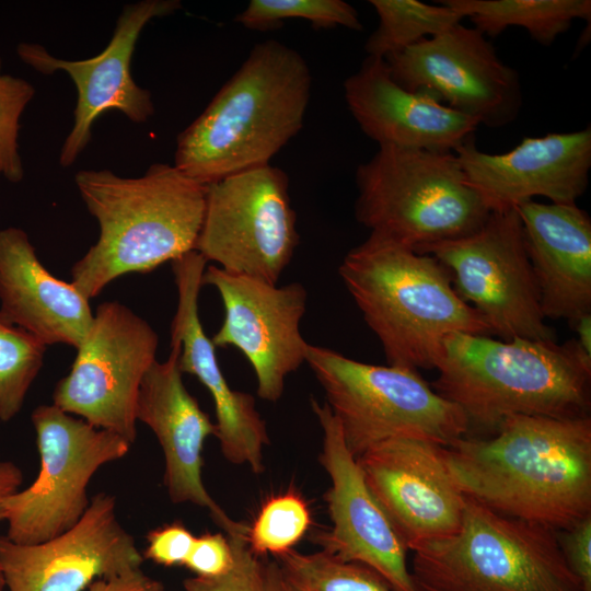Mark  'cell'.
Wrapping results in <instances>:
<instances>
[{"label": "cell", "mask_w": 591, "mask_h": 591, "mask_svg": "<svg viewBox=\"0 0 591 591\" xmlns=\"http://www.w3.org/2000/svg\"><path fill=\"white\" fill-rule=\"evenodd\" d=\"M465 497L555 531L591 514V419L513 416L489 439L443 447Z\"/></svg>", "instance_id": "obj_1"}, {"label": "cell", "mask_w": 591, "mask_h": 591, "mask_svg": "<svg viewBox=\"0 0 591 591\" xmlns=\"http://www.w3.org/2000/svg\"><path fill=\"white\" fill-rule=\"evenodd\" d=\"M311 86V71L300 53L276 39L256 44L178 135L174 165L207 186L270 164L302 129Z\"/></svg>", "instance_id": "obj_2"}, {"label": "cell", "mask_w": 591, "mask_h": 591, "mask_svg": "<svg viewBox=\"0 0 591 591\" xmlns=\"http://www.w3.org/2000/svg\"><path fill=\"white\" fill-rule=\"evenodd\" d=\"M74 182L100 228L71 268V282L89 300L123 275L146 274L195 251L206 186L174 164L154 163L138 177L81 170Z\"/></svg>", "instance_id": "obj_3"}, {"label": "cell", "mask_w": 591, "mask_h": 591, "mask_svg": "<svg viewBox=\"0 0 591 591\" xmlns=\"http://www.w3.org/2000/svg\"><path fill=\"white\" fill-rule=\"evenodd\" d=\"M436 369L434 391L456 404L470 426L496 430L513 416H588L591 358L575 338L558 345L453 333Z\"/></svg>", "instance_id": "obj_4"}, {"label": "cell", "mask_w": 591, "mask_h": 591, "mask_svg": "<svg viewBox=\"0 0 591 591\" xmlns=\"http://www.w3.org/2000/svg\"><path fill=\"white\" fill-rule=\"evenodd\" d=\"M338 273L389 366L436 369L448 335L491 334L431 255L370 233L346 254Z\"/></svg>", "instance_id": "obj_5"}, {"label": "cell", "mask_w": 591, "mask_h": 591, "mask_svg": "<svg viewBox=\"0 0 591 591\" xmlns=\"http://www.w3.org/2000/svg\"><path fill=\"white\" fill-rule=\"evenodd\" d=\"M420 591H582L557 531L465 497L460 528L412 551Z\"/></svg>", "instance_id": "obj_6"}, {"label": "cell", "mask_w": 591, "mask_h": 591, "mask_svg": "<svg viewBox=\"0 0 591 591\" xmlns=\"http://www.w3.org/2000/svg\"><path fill=\"white\" fill-rule=\"evenodd\" d=\"M356 184L357 221L414 251L468 235L491 212L454 152L381 146Z\"/></svg>", "instance_id": "obj_7"}, {"label": "cell", "mask_w": 591, "mask_h": 591, "mask_svg": "<svg viewBox=\"0 0 591 591\" xmlns=\"http://www.w3.org/2000/svg\"><path fill=\"white\" fill-rule=\"evenodd\" d=\"M305 362L356 459L390 439H420L448 447L468 431L462 409L437 393L415 369L364 363L310 344Z\"/></svg>", "instance_id": "obj_8"}, {"label": "cell", "mask_w": 591, "mask_h": 591, "mask_svg": "<svg viewBox=\"0 0 591 591\" xmlns=\"http://www.w3.org/2000/svg\"><path fill=\"white\" fill-rule=\"evenodd\" d=\"M31 419L40 467L28 487L4 500L5 536L18 544L43 543L72 528L89 508L93 475L131 447L54 404L37 406Z\"/></svg>", "instance_id": "obj_9"}, {"label": "cell", "mask_w": 591, "mask_h": 591, "mask_svg": "<svg viewBox=\"0 0 591 591\" xmlns=\"http://www.w3.org/2000/svg\"><path fill=\"white\" fill-rule=\"evenodd\" d=\"M299 244L288 175L267 164L206 186L195 251L237 275L277 283Z\"/></svg>", "instance_id": "obj_10"}, {"label": "cell", "mask_w": 591, "mask_h": 591, "mask_svg": "<svg viewBox=\"0 0 591 591\" xmlns=\"http://www.w3.org/2000/svg\"><path fill=\"white\" fill-rule=\"evenodd\" d=\"M448 271L461 299L500 339L555 340L541 310L536 279L515 208L491 211L475 232L421 246Z\"/></svg>", "instance_id": "obj_11"}, {"label": "cell", "mask_w": 591, "mask_h": 591, "mask_svg": "<svg viewBox=\"0 0 591 591\" xmlns=\"http://www.w3.org/2000/svg\"><path fill=\"white\" fill-rule=\"evenodd\" d=\"M158 344V334L146 320L120 302H103L69 373L55 386L53 404L132 444L137 396L157 360Z\"/></svg>", "instance_id": "obj_12"}, {"label": "cell", "mask_w": 591, "mask_h": 591, "mask_svg": "<svg viewBox=\"0 0 591 591\" xmlns=\"http://www.w3.org/2000/svg\"><path fill=\"white\" fill-rule=\"evenodd\" d=\"M384 60L392 79L403 89L426 90L479 125L503 127L519 114L522 95L518 72L475 27L457 23Z\"/></svg>", "instance_id": "obj_13"}, {"label": "cell", "mask_w": 591, "mask_h": 591, "mask_svg": "<svg viewBox=\"0 0 591 591\" xmlns=\"http://www.w3.org/2000/svg\"><path fill=\"white\" fill-rule=\"evenodd\" d=\"M202 286L213 287L224 317L211 341L216 348L234 347L248 360L257 381V395L277 402L286 378L305 362L309 343L300 332L308 292L300 282L283 286L206 267Z\"/></svg>", "instance_id": "obj_14"}, {"label": "cell", "mask_w": 591, "mask_h": 591, "mask_svg": "<svg viewBox=\"0 0 591 591\" xmlns=\"http://www.w3.org/2000/svg\"><path fill=\"white\" fill-rule=\"evenodd\" d=\"M181 8L178 0H142L126 4L104 50L83 60L57 58L39 44L21 43L18 46L16 53L27 66L43 74L63 71L76 85L73 124L60 150V165L68 167L78 160L91 141L96 119L105 112L118 111L137 124L146 123L154 114L152 95L132 79L130 62L144 26Z\"/></svg>", "instance_id": "obj_15"}, {"label": "cell", "mask_w": 591, "mask_h": 591, "mask_svg": "<svg viewBox=\"0 0 591 591\" xmlns=\"http://www.w3.org/2000/svg\"><path fill=\"white\" fill-rule=\"evenodd\" d=\"M130 533L116 515V499L96 494L69 530L38 544L0 536V565L8 591H83L103 578L140 569L143 563Z\"/></svg>", "instance_id": "obj_16"}, {"label": "cell", "mask_w": 591, "mask_h": 591, "mask_svg": "<svg viewBox=\"0 0 591 591\" xmlns=\"http://www.w3.org/2000/svg\"><path fill=\"white\" fill-rule=\"evenodd\" d=\"M311 408L323 431L320 463L331 479L325 501L332 528L316 534L315 543L344 561L374 570L393 591H420L407 565L408 549L369 490L339 422L326 403L311 398Z\"/></svg>", "instance_id": "obj_17"}, {"label": "cell", "mask_w": 591, "mask_h": 591, "mask_svg": "<svg viewBox=\"0 0 591 591\" xmlns=\"http://www.w3.org/2000/svg\"><path fill=\"white\" fill-rule=\"evenodd\" d=\"M357 462L408 551L460 528L465 496L447 467L443 447L420 439H390L364 451Z\"/></svg>", "instance_id": "obj_18"}, {"label": "cell", "mask_w": 591, "mask_h": 591, "mask_svg": "<svg viewBox=\"0 0 591 591\" xmlns=\"http://www.w3.org/2000/svg\"><path fill=\"white\" fill-rule=\"evenodd\" d=\"M468 183L491 211L543 196L576 204L587 190L591 167V128L524 137L510 151L486 153L474 137L454 150Z\"/></svg>", "instance_id": "obj_19"}, {"label": "cell", "mask_w": 591, "mask_h": 591, "mask_svg": "<svg viewBox=\"0 0 591 591\" xmlns=\"http://www.w3.org/2000/svg\"><path fill=\"white\" fill-rule=\"evenodd\" d=\"M181 345L171 340L163 362L155 360L144 374L136 403L137 421L155 434L164 454L163 484L174 503L207 509L228 537L246 536L248 526L232 520L206 489L202 449L216 425L186 390L178 366Z\"/></svg>", "instance_id": "obj_20"}, {"label": "cell", "mask_w": 591, "mask_h": 591, "mask_svg": "<svg viewBox=\"0 0 591 591\" xmlns=\"http://www.w3.org/2000/svg\"><path fill=\"white\" fill-rule=\"evenodd\" d=\"M172 263L177 306L171 324V340L178 341L182 373L196 376L210 393L216 412V436L223 456L232 464L264 472V449L269 444L265 420L254 397L228 383L218 362L216 347L202 327L198 298L207 260L196 251Z\"/></svg>", "instance_id": "obj_21"}, {"label": "cell", "mask_w": 591, "mask_h": 591, "mask_svg": "<svg viewBox=\"0 0 591 591\" xmlns=\"http://www.w3.org/2000/svg\"><path fill=\"white\" fill-rule=\"evenodd\" d=\"M344 93L360 129L379 147L454 152L479 125L426 90L403 89L380 57L368 56L344 82Z\"/></svg>", "instance_id": "obj_22"}, {"label": "cell", "mask_w": 591, "mask_h": 591, "mask_svg": "<svg viewBox=\"0 0 591 591\" xmlns=\"http://www.w3.org/2000/svg\"><path fill=\"white\" fill-rule=\"evenodd\" d=\"M515 210L545 318L591 313V219L577 204L526 200Z\"/></svg>", "instance_id": "obj_23"}, {"label": "cell", "mask_w": 591, "mask_h": 591, "mask_svg": "<svg viewBox=\"0 0 591 591\" xmlns=\"http://www.w3.org/2000/svg\"><path fill=\"white\" fill-rule=\"evenodd\" d=\"M0 313L46 346L76 349L94 316L90 300L71 281L51 275L16 227L0 230Z\"/></svg>", "instance_id": "obj_24"}, {"label": "cell", "mask_w": 591, "mask_h": 591, "mask_svg": "<svg viewBox=\"0 0 591 591\" xmlns=\"http://www.w3.org/2000/svg\"><path fill=\"white\" fill-rule=\"evenodd\" d=\"M485 36L496 37L507 27L525 28L541 45L549 46L576 19L590 22V0H441Z\"/></svg>", "instance_id": "obj_25"}, {"label": "cell", "mask_w": 591, "mask_h": 591, "mask_svg": "<svg viewBox=\"0 0 591 591\" xmlns=\"http://www.w3.org/2000/svg\"><path fill=\"white\" fill-rule=\"evenodd\" d=\"M379 16L376 30L368 38V56L385 58L425 38L441 34L461 23L463 16L451 7L417 0H370Z\"/></svg>", "instance_id": "obj_26"}, {"label": "cell", "mask_w": 591, "mask_h": 591, "mask_svg": "<svg viewBox=\"0 0 591 591\" xmlns=\"http://www.w3.org/2000/svg\"><path fill=\"white\" fill-rule=\"evenodd\" d=\"M277 558L285 579L297 591H393L374 570L324 551L302 554L291 549Z\"/></svg>", "instance_id": "obj_27"}, {"label": "cell", "mask_w": 591, "mask_h": 591, "mask_svg": "<svg viewBox=\"0 0 591 591\" xmlns=\"http://www.w3.org/2000/svg\"><path fill=\"white\" fill-rule=\"evenodd\" d=\"M46 346L0 313V420L9 421L21 410L39 373Z\"/></svg>", "instance_id": "obj_28"}, {"label": "cell", "mask_w": 591, "mask_h": 591, "mask_svg": "<svg viewBox=\"0 0 591 591\" xmlns=\"http://www.w3.org/2000/svg\"><path fill=\"white\" fill-rule=\"evenodd\" d=\"M288 19L309 21L315 28L362 30L357 10L343 0H251L235 22L250 30H267Z\"/></svg>", "instance_id": "obj_29"}, {"label": "cell", "mask_w": 591, "mask_h": 591, "mask_svg": "<svg viewBox=\"0 0 591 591\" xmlns=\"http://www.w3.org/2000/svg\"><path fill=\"white\" fill-rule=\"evenodd\" d=\"M311 513L305 500L294 491L267 499L252 526L246 542L255 555L275 557L293 549L311 525Z\"/></svg>", "instance_id": "obj_30"}, {"label": "cell", "mask_w": 591, "mask_h": 591, "mask_svg": "<svg viewBox=\"0 0 591 591\" xmlns=\"http://www.w3.org/2000/svg\"><path fill=\"white\" fill-rule=\"evenodd\" d=\"M35 95L27 80L2 71L0 57V178L20 183L24 166L19 150L21 117Z\"/></svg>", "instance_id": "obj_31"}, {"label": "cell", "mask_w": 591, "mask_h": 591, "mask_svg": "<svg viewBox=\"0 0 591 591\" xmlns=\"http://www.w3.org/2000/svg\"><path fill=\"white\" fill-rule=\"evenodd\" d=\"M229 540L234 553L231 570L216 578H187L183 582L184 591H258L260 563L250 551L246 536Z\"/></svg>", "instance_id": "obj_32"}, {"label": "cell", "mask_w": 591, "mask_h": 591, "mask_svg": "<svg viewBox=\"0 0 591 591\" xmlns=\"http://www.w3.org/2000/svg\"><path fill=\"white\" fill-rule=\"evenodd\" d=\"M234 563V553L227 534L206 532L195 537L184 563L197 577L216 578L229 572Z\"/></svg>", "instance_id": "obj_33"}, {"label": "cell", "mask_w": 591, "mask_h": 591, "mask_svg": "<svg viewBox=\"0 0 591 591\" xmlns=\"http://www.w3.org/2000/svg\"><path fill=\"white\" fill-rule=\"evenodd\" d=\"M195 537L179 521L163 524L148 533L143 559L165 567L184 565Z\"/></svg>", "instance_id": "obj_34"}, {"label": "cell", "mask_w": 591, "mask_h": 591, "mask_svg": "<svg viewBox=\"0 0 591 591\" xmlns=\"http://www.w3.org/2000/svg\"><path fill=\"white\" fill-rule=\"evenodd\" d=\"M557 537L565 560L582 591H591V514L557 531Z\"/></svg>", "instance_id": "obj_35"}, {"label": "cell", "mask_w": 591, "mask_h": 591, "mask_svg": "<svg viewBox=\"0 0 591 591\" xmlns=\"http://www.w3.org/2000/svg\"><path fill=\"white\" fill-rule=\"evenodd\" d=\"M88 591H164V586L141 568L120 576L93 581Z\"/></svg>", "instance_id": "obj_36"}, {"label": "cell", "mask_w": 591, "mask_h": 591, "mask_svg": "<svg viewBox=\"0 0 591 591\" xmlns=\"http://www.w3.org/2000/svg\"><path fill=\"white\" fill-rule=\"evenodd\" d=\"M23 475L10 461H0V521L4 520V500L19 490Z\"/></svg>", "instance_id": "obj_37"}, {"label": "cell", "mask_w": 591, "mask_h": 591, "mask_svg": "<svg viewBox=\"0 0 591 591\" xmlns=\"http://www.w3.org/2000/svg\"><path fill=\"white\" fill-rule=\"evenodd\" d=\"M258 591H297L285 579L278 564H260Z\"/></svg>", "instance_id": "obj_38"}, {"label": "cell", "mask_w": 591, "mask_h": 591, "mask_svg": "<svg viewBox=\"0 0 591 591\" xmlns=\"http://www.w3.org/2000/svg\"><path fill=\"white\" fill-rule=\"evenodd\" d=\"M571 327L576 331L575 338L579 348L591 358V313L580 316Z\"/></svg>", "instance_id": "obj_39"}, {"label": "cell", "mask_w": 591, "mask_h": 591, "mask_svg": "<svg viewBox=\"0 0 591 591\" xmlns=\"http://www.w3.org/2000/svg\"><path fill=\"white\" fill-rule=\"evenodd\" d=\"M7 588L4 575L2 571V567L0 565V591H3Z\"/></svg>", "instance_id": "obj_40"}, {"label": "cell", "mask_w": 591, "mask_h": 591, "mask_svg": "<svg viewBox=\"0 0 591 591\" xmlns=\"http://www.w3.org/2000/svg\"><path fill=\"white\" fill-rule=\"evenodd\" d=\"M165 591V590H164Z\"/></svg>", "instance_id": "obj_41"}]
</instances>
